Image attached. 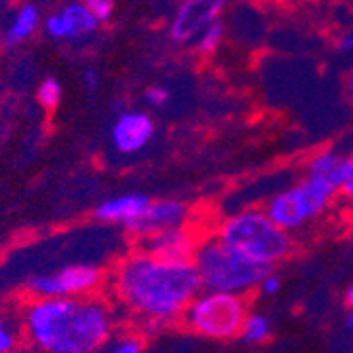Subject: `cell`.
<instances>
[{
    "instance_id": "cell-22",
    "label": "cell",
    "mask_w": 353,
    "mask_h": 353,
    "mask_svg": "<svg viewBox=\"0 0 353 353\" xmlns=\"http://www.w3.org/2000/svg\"><path fill=\"white\" fill-rule=\"evenodd\" d=\"M83 3L100 23L110 21L114 15V0H83Z\"/></svg>"
},
{
    "instance_id": "cell-25",
    "label": "cell",
    "mask_w": 353,
    "mask_h": 353,
    "mask_svg": "<svg viewBox=\"0 0 353 353\" xmlns=\"http://www.w3.org/2000/svg\"><path fill=\"white\" fill-rule=\"evenodd\" d=\"M81 83H83L85 91H87L89 95H93L95 91H98V87H100V74L95 72L93 68H87V70H83V74H81Z\"/></svg>"
},
{
    "instance_id": "cell-4",
    "label": "cell",
    "mask_w": 353,
    "mask_h": 353,
    "mask_svg": "<svg viewBox=\"0 0 353 353\" xmlns=\"http://www.w3.org/2000/svg\"><path fill=\"white\" fill-rule=\"evenodd\" d=\"M216 235L248 259L271 269L290 259L294 250L292 233L277 227L265 208H245L227 216L218 222Z\"/></svg>"
},
{
    "instance_id": "cell-5",
    "label": "cell",
    "mask_w": 353,
    "mask_h": 353,
    "mask_svg": "<svg viewBox=\"0 0 353 353\" xmlns=\"http://www.w3.org/2000/svg\"><path fill=\"white\" fill-rule=\"evenodd\" d=\"M248 296L231 292L201 290L184 309L180 324L197 336L210 341H233L239 336L250 313Z\"/></svg>"
},
{
    "instance_id": "cell-17",
    "label": "cell",
    "mask_w": 353,
    "mask_h": 353,
    "mask_svg": "<svg viewBox=\"0 0 353 353\" xmlns=\"http://www.w3.org/2000/svg\"><path fill=\"white\" fill-rule=\"evenodd\" d=\"M93 353H144V339L136 330H117L108 343Z\"/></svg>"
},
{
    "instance_id": "cell-6",
    "label": "cell",
    "mask_w": 353,
    "mask_h": 353,
    "mask_svg": "<svg viewBox=\"0 0 353 353\" xmlns=\"http://www.w3.org/2000/svg\"><path fill=\"white\" fill-rule=\"evenodd\" d=\"M334 197V190L303 176L299 182L275 192L267 201L265 212L277 227L288 233H294L322 216L330 208Z\"/></svg>"
},
{
    "instance_id": "cell-19",
    "label": "cell",
    "mask_w": 353,
    "mask_h": 353,
    "mask_svg": "<svg viewBox=\"0 0 353 353\" xmlns=\"http://www.w3.org/2000/svg\"><path fill=\"white\" fill-rule=\"evenodd\" d=\"M21 326H19V315L17 322L7 313L0 311V353H13L21 347Z\"/></svg>"
},
{
    "instance_id": "cell-23",
    "label": "cell",
    "mask_w": 353,
    "mask_h": 353,
    "mask_svg": "<svg viewBox=\"0 0 353 353\" xmlns=\"http://www.w3.org/2000/svg\"><path fill=\"white\" fill-rule=\"evenodd\" d=\"M339 195L343 199H347L349 203H353V157L345 159V168H343V178H341V186H339Z\"/></svg>"
},
{
    "instance_id": "cell-10",
    "label": "cell",
    "mask_w": 353,
    "mask_h": 353,
    "mask_svg": "<svg viewBox=\"0 0 353 353\" xmlns=\"http://www.w3.org/2000/svg\"><path fill=\"white\" fill-rule=\"evenodd\" d=\"M182 224H190V205L180 199H157L146 205V210L125 224V231L130 233L136 241L142 237H148L152 233L165 231L172 227H182Z\"/></svg>"
},
{
    "instance_id": "cell-24",
    "label": "cell",
    "mask_w": 353,
    "mask_h": 353,
    "mask_svg": "<svg viewBox=\"0 0 353 353\" xmlns=\"http://www.w3.org/2000/svg\"><path fill=\"white\" fill-rule=\"evenodd\" d=\"M256 290H261L265 296H275L279 290H281V277L271 269L263 279H261V283H259V288Z\"/></svg>"
},
{
    "instance_id": "cell-26",
    "label": "cell",
    "mask_w": 353,
    "mask_h": 353,
    "mask_svg": "<svg viewBox=\"0 0 353 353\" xmlns=\"http://www.w3.org/2000/svg\"><path fill=\"white\" fill-rule=\"evenodd\" d=\"M336 49H339L341 53H353V30H349V32H345V34L339 37Z\"/></svg>"
},
{
    "instance_id": "cell-1",
    "label": "cell",
    "mask_w": 353,
    "mask_h": 353,
    "mask_svg": "<svg viewBox=\"0 0 353 353\" xmlns=\"http://www.w3.org/2000/svg\"><path fill=\"white\" fill-rule=\"evenodd\" d=\"M106 285L117 307L146 332L180 322L188 303L203 290L192 261L161 259L138 245L112 267Z\"/></svg>"
},
{
    "instance_id": "cell-9",
    "label": "cell",
    "mask_w": 353,
    "mask_h": 353,
    "mask_svg": "<svg viewBox=\"0 0 353 353\" xmlns=\"http://www.w3.org/2000/svg\"><path fill=\"white\" fill-rule=\"evenodd\" d=\"M102 23L93 17L83 0H70L43 17V34L53 43H77L89 39Z\"/></svg>"
},
{
    "instance_id": "cell-2",
    "label": "cell",
    "mask_w": 353,
    "mask_h": 353,
    "mask_svg": "<svg viewBox=\"0 0 353 353\" xmlns=\"http://www.w3.org/2000/svg\"><path fill=\"white\" fill-rule=\"evenodd\" d=\"M17 315L26 345L37 353H93L119 330V313L102 292L28 296Z\"/></svg>"
},
{
    "instance_id": "cell-20",
    "label": "cell",
    "mask_w": 353,
    "mask_h": 353,
    "mask_svg": "<svg viewBox=\"0 0 353 353\" xmlns=\"http://www.w3.org/2000/svg\"><path fill=\"white\" fill-rule=\"evenodd\" d=\"M61 95H63V87L55 77H45L37 87V100L47 112H53L59 106Z\"/></svg>"
},
{
    "instance_id": "cell-3",
    "label": "cell",
    "mask_w": 353,
    "mask_h": 353,
    "mask_svg": "<svg viewBox=\"0 0 353 353\" xmlns=\"http://www.w3.org/2000/svg\"><path fill=\"white\" fill-rule=\"evenodd\" d=\"M192 265L199 273L203 290L241 296L256 290L261 279L271 271V267L256 263L229 243H224L216 233L201 235L192 254Z\"/></svg>"
},
{
    "instance_id": "cell-30",
    "label": "cell",
    "mask_w": 353,
    "mask_h": 353,
    "mask_svg": "<svg viewBox=\"0 0 353 353\" xmlns=\"http://www.w3.org/2000/svg\"><path fill=\"white\" fill-rule=\"evenodd\" d=\"M351 241H353V231H351Z\"/></svg>"
},
{
    "instance_id": "cell-14",
    "label": "cell",
    "mask_w": 353,
    "mask_h": 353,
    "mask_svg": "<svg viewBox=\"0 0 353 353\" xmlns=\"http://www.w3.org/2000/svg\"><path fill=\"white\" fill-rule=\"evenodd\" d=\"M43 26V15H41V9L34 5V3H21L9 23L5 26L3 34H0V41H3L5 47H19L23 43H28L32 37L37 34Z\"/></svg>"
},
{
    "instance_id": "cell-13",
    "label": "cell",
    "mask_w": 353,
    "mask_h": 353,
    "mask_svg": "<svg viewBox=\"0 0 353 353\" xmlns=\"http://www.w3.org/2000/svg\"><path fill=\"white\" fill-rule=\"evenodd\" d=\"M148 203L150 197H146L144 192H125V195H117L102 201L93 210V216L104 224H121V227H125V224L136 220Z\"/></svg>"
},
{
    "instance_id": "cell-12",
    "label": "cell",
    "mask_w": 353,
    "mask_h": 353,
    "mask_svg": "<svg viewBox=\"0 0 353 353\" xmlns=\"http://www.w3.org/2000/svg\"><path fill=\"white\" fill-rule=\"evenodd\" d=\"M201 239V233L192 224H182V227H172L165 231L152 233L148 237H142L136 241L138 248L161 256V259H174V261H192V254Z\"/></svg>"
},
{
    "instance_id": "cell-8",
    "label": "cell",
    "mask_w": 353,
    "mask_h": 353,
    "mask_svg": "<svg viewBox=\"0 0 353 353\" xmlns=\"http://www.w3.org/2000/svg\"><path fill=\"white\" fill-rule=\"evenodd\" d=\"M229 3L231 0H180L168 26L170 41L182 47L192 45L210 23L222 19Z\"/></svg>"
},
{
    "instance_id": "cell-18",
    "label": "cell",
    "mask_w": 353,
    "mask_h": 353,
    "mask_svg": "<svg viewBox=\"0 0 353 353\" xmlns=\"http://www.w3.org/2000/svg\"><path fill=\"white\" fill-rule=\"evenodd\" d=\"M224 37H227V23H224V19H216L195 39L192 47H195L199 55H212L220 49V45L224 43Z\"/></svg>"
},
{
    "instance_id": "cell-29",
    "label": "cell",
    "mask_w": 353,
    "mask_h": 353,
    "mask_svg": "<svg viewBox=\"0 0 353 353\" xmlns=\"http://www.w3.org/2000/svg\"><path fill=\"white\" fill-rule=\"evenodd\" d=\"M345 326H347V330L353 334V309L349 311V315H347V319H345Z\"/></svg>"
},
{
    "instance_id": "cell-11",
    "label": "cell",
    "mask_w": 353,
    "mask_h": 353,
    "mask_svg": "<svg viewBox=\"0 0 353 353\" xmlns=\"http://www.w3.org/2000/svg\"><path fill=\"white\" fill-rule=\"evenodd\" d=\"M157 125L144 110H125L110 127V142L121 154H136L144 150L154 138Z\"/></svg>"
},
{
    "instance_id": "cell-21",
    "label": "cell",
    "mask_w": 353,
    "mask_h": 353,
    "mask_svg": "<svg viewBox=\"0 0 353 353\" xmlns=\"http://www.w3.org/2000/svg\"><path fill=\"white\" fill-rule=\"evenodd\" d=\"M142 100H144V104H146L148 108H163V106H168V102L172 100V93H170V89L163 87V85H150V87L144 89Z\"/></svg>"
},
{
    "instance_id": "cell-16",
    "label": "cell",
    "mask_w": 353,
    "mask_h": 353,
    "mask_svg": "<svg viewBox=\"0 0 353 353\" xmlns=\"http://www.w3.org/2000/svg\"><path fill=\"white\" fill-rule=\"evenodd\" d=\"M271 322L263 313H248L243 319V326L239 332V339L248 345H261L271 336Z\"/></svg>"
},
{
    "instance_id": "cell-7",
    "label": "cell",
    "mask_w": 353,
    "mask_h": 353,
    "mask_svg": "<svg viewBox=\"0 0 353 353\" xmlns=\"http://www.w3.org/2000/svg\"><path fill=\"white\" fill-rule=\"evenodd\" d=\"M108 275L95 265H68L51 273L32 275L26 281L28 296H89L100 294Z\"/></svg>"
},
{
    "instance_id": "cell-28",
    "label": "cell",
    "mask_w": 353,
    "mask_h": 353,
    "mask_svg": "<svg viewBox=\"0 0 353 353\" xmlns=\"http://www.w3.org/2000/svg\"><path fill=\"white\" fill-rule=\"evenodd\" d=\"M347 93L353 98V68H351L349 74H347Z\"/></svg>"
},
{
    "instance_id": "cell-15",
    "label": "cell",
    "mask_w": 353,
    "mask_h": 353,
    "mask_svg": "<svg viewBox=\"0 0 353 353\" xmlns=\"http://www.w3.org/2000/svg\"><path fill=\"white\" fill-rule=\"evenodd\" d=\"M345 159L336 150H319L311 154L305 163V178L322 184L330 190H334L339 195V186L343 178V168H345Z\"/></svg>"
},
{
    "instance_id": "cell-27",
    "label": "cell",
    "mask_w": 353,
    "mask_h": 353,
    "mask_svg": "<svg viewBox=\"0 0 353 353\" xmlns=\"http://www.w3.org/2000/svg\"><path fill=\"white\" fill-rule=\"evenodd\" d=\"M345 303H347L349 309H353V283H349V288H347V292H345Z\"/></svg>"
}]
</instances>
